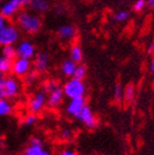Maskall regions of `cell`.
Segmentation results:
<instances>
[{
    "label": "cell",
    "mask_w": 154,
    "mask_h": 155,
    "mask_svg": "<svg viewBox=\"0 0 154 155\" xmlns=\"http://www.w3.org/2000/svg\"><path fill=\"white\" fill-rule=\"evenodd\" d=\"M15 25L27 34H36L42 29V19L35 12L21 10L15 17Z\"/></svg>",
    "instance_id": "cell-1"
},
{
    "label": "cell",
    "mask_w": 154,
    "mask_h": 155,
    "mask_svg": "<svg viewBox=\"0 0 154 155\" xmlns=\"http://www.w3.org/2000/svg\"><path fill=\"white\" fill-rule=\"evenodd\" d=\"M63 91L65 97L68 99H74V98H80V97H85L87 91L86 85L84 81H79L76 78L71 77L63 85Z\"/></svg>",
    "instance_id": "cell-2"
},
{
    "label": "cell",
    "mask_w": 154,
    "mask_h": 155,
    "mask_svg": "<svg viewBox=\"0 0 154 155\" xmlns=\"http://www.w3.org/2000/svg\"><path fill=\"white\" fill-rule=\"evenodd\" d=\"M31 0H7L0 8V15H3L8 20L15 18L22 8L30 6Z\"/></svg>",
    "instance_id": "cell-3"
},
{
    "label": "cell",
    "mask_w": 154,
    "mask_h": 155,
    "mask_svg": "<svg viewBox=\"0 0 154 155\" xmlns=\"http://www.w3.org/2000/svg\"><path fill=\"white\" fill-rule=\"evenodd\" d=\"M20 39V29L15 24L8 23L0 32V46L15 45Z\"/></svg>",
    "instance_id": "cell-4"
},
{
    "label": "cell",
    "mask_w": 154,
    "mask_h": 155,
    "mask_svg": "<svg viewBox=\"0 0 154 155\" xmlns=\"http://www.w3.org/2000/svg\"><path fill=\"white\" fill-rule=\"evenodd\" d=\"M17 48V57L25 58V60H32L36 55L35 45L29 40H22L15 46Z\"/></svg>",
    "instance_id": "cell-5"
},
{
    "label": "cell",
    "mask_w": 154,
    "mask_h": 155,
    "mask_svg": "<svg viewBox=\"0 0 154 155\" xmlns=\"http://www.w3.org/2000/svg\"><path fill=\"white\" fill-rule=\"evenodd\" d=\"M76 119L83 125H85L87 129H90V130L97 127V118H96L94 111L92 110V108L89 107L88 104H86L83 110L77 114Z\"/></svg>",
    "instance_id": "cell-6"
},
{
    "label": "cell",
    "mask_w": 154,
    "mask_h": 155,
    "mask_svg": "<svg viewBox=\"0 0 154 155\" xmlns=\"http://www.w3.org/2000/svg\"><path fill=\"white\" fill-rule=\"evenodd\" d=\"M46 106V94L44 91H38L31 97L28 104V109L31 114H40Z\"/></svg>",
    "instance_id": "cell-7"
},
{
    "label": "cell",
    "mask_w": 154,
    "mask_h": 155,
    "mask_svg": "<svg viewBox=\"0 0 154 155\" xmlns=\"http://www.w3.org/2000/svg\"><path fill=\"white\" fill-rule=\"evenodd\" d=\"M31 69H32V62H31V60H25V58L17 57L12 62L11 72L13 74V76H15V77H24Z\"/></svg>",
    "instance_id": "cell-8"
},
{
    "label": "cell",
    "mask_w": 154,
    "mask_h": 155,
    "mask_svg": "<svg viewBox=\"0 0 154 155\" xmlns=\"http://www.w3.org/2000/svg\"><path fill=\"white\" fill-rule=\"evenodd\" d=\"M21 90L20 81L15 76H7L5 77V95L6 98L12 99L18 97Z\"/></svg>",
    "instance_id": "cell-9"
},
{
    "label": "cell",
    "mask_w": 154,
    "mask_h": 155,
    "mask_svg": "<svg viewBox=\"0 0 154 155\" xmlns=\"http://www.w3.org/2000/svg\"><path fill=\"white\" fill-rule=\"evenodd\" d=\"M64 97H65V95H64L63 88L57 86L56 88H54L52 91H50L46 95V106L49 108H52V109L59 107L64 100Z\"/></svg>",
    "instance_id": "cell-10"
},
{
    "label": "cell",
    "mask_w": 154,
    "mask_h": 155,
    "mask_svg": "<svg viewBox=\"0 0 154 155\" xmlns=\"http://www.w3.org/2000/svg\"><path fill=\"white\" fill-rule=\"evenodd\" d=\"M86 99L85 97H80V98H74L69 99L68 104H66V112L68 116H72L76 118V116L83 110L84 107L86 106Z\"/></svg>",
    "instance_id": "cell-11"
},
{
    "label": "cell",
    "mask_w": 154,
    "mask_h": 155,
    "mask_svg": "<svg viewBox=\"0 0 154 155\" xmlns=\"http://www.w3.org/2000/svg\"><path fill=\"white\" fill-rule=\"evenodd\" d=\"M76 28L72 24H63L57 28V36L62 41L69 42L76 36Z\"/></svg>",
    "instance_id": "cell-12"
},
{
    "label": "cell",
    "mask_w": 154,
    "mask_h": 155,
    "mask_svg": "<svg viewBox=\"0 0 154 155\" xmlns=\"http://www.w3.org/2000/svg\"><path fill=\"white\" fill-rule=\"evenodd\" d=\"M50 65V55L45 52H40L34 57V68L38 73H44L48 71Z\"/></svg>",
    "instance_id": "cell-13"
},
{
    "label": "cell",
    "mask_w": 154,
    "mask_h": 155,
    "mask_svg": "<svg viewBox=\"0 0 154 155\" xmlns=\"http://www.w3.org/2000/svg\"><path fill=\"white\" fill-rule=\"evenodd\" d=\"M43 152H44L43 142L41 139L34 137L30 140L29 145L24 150V155H42Z\"/></svg>",
    "instance_id": "cell-14"
},
{
    "label": "cell",
    "mask_w": 154,
    "mask_h": 155,
    "mask_svg": "<svg viewBox=\"0 0 154 155\" xmlns=\"http://www.w3.org/2000/svg\"><path fill=\"white\" fill-rule=\"evenodd\" d=\"M30 8L35 13H45L51 9L50 0H31Z\"/></svg>",
    "instance_id": "cell-15"
},
{
    "label": "cell",
    "mask_w": 154,
    "mask_h": 155,
    "mask_svg": "<svg viewBox=\"0 0 154 155\" xmlns=\"http://www.w3.org/2000/svg\"><path fill=\"white\" fill-rule=\"evenodd\" d=\"M76 67L77 63H75L74 61L68 57V58H65L63 61L62 64H61V73L65 77H73Z\"/></svg>",
    "instance_id": "cell-16"
},
{
    "label": "cell",
    "mask_w": 154,
    "mask_h": 155,
    "mask_svg": "<svg viewBox=\"0 0 154 155\" xmlns=\"http://www.w3.org/2000/svg\"><path fill=\"white\" fill-rule=\"evenodd\" d=\"M83 48L78 43H74L72 44V46L69 48V58L73 60L75 63L79 64L83 61Z\"/></svg>",
    "instance_id": "cell-17"
},
{
    "label": "cell",
    "mask_w": 154,
    "mask_h": 155,
    "mask_svg": "<svg viewBox=\"0 0 154 155\" xmlns=\"http://www.w3.org/2000/svg\"><path fill=\"white\" fill-rule=\"evenodd\" d=\"M13 107L8 98L0 99V117H8L12 114Z\"/></svg>",
    "instance_id": "cell-18"
},
{
    "label": "cell",
    "mask_w": 154,
    "mask_h": 155,
    "mask_svg": "<svg viewBox=\"0 0 154 155\" xmlns=\"http://www.w3.org/2000/svg\"><path fill=\"white\" fill-rule=\"evenodd\" d=\"M12 62L13 61L9 60L5 56H0V73L2 75H6L11 72L12 69Z\"/></svg>",
    "instance_id": "cell-19"
},
{
    "label": "cell",
    "mask_w": 154,
    "mask_h": 155,
    "mask_svg": "<svg viewBox=\"0 0 154 155\" xmlns=\"http://www.w3.org/2000/svg\"><path fill=\"white\" fill-rule=\"evenodd\" d=\"M1 53L2 56L9 58V60L13 61L17 58V48L15 45H7V46H2L1 48Z\"/></svg>",
    "instance_id": "cell-20"
},
{
    "label": "cell",
    "mask_w": 154,
    "mask_h": 155,
    "mask_svg": "<svg viewBox=\"0 0 154 155\" xmlns=\"http://www.w3.org/2000/svg\"><path fill=\"white\" fill-rule=\"evenodd\" d=\"M38 74H40V73H38V71L31 69V71L24 76V83H25V85H28V86L34 85L38 79Z\"/></svg>",
    "instance_id": "cell-21"
},
{
    "label": "cell",
    "mask_w": 154,
    "mask_h": 155,
    "mask_svg": "<svg viewBox=\"0 0 154 155\" xmlns=\"http://www.w3.org/2000/svg\"><path fill=\"white\" fill-rule=\"evenodd\" d=\"M86 76H87V67L84 64H82V63L77 64V67L75 69L73 78H76V79H79V81H84Z\"/></svg>",
    "instance_id": "cell-22"
},
{
    "label": "cell",
    "mask_w": 154,
    "mask_h": 155,
    "mask_svg": "<svg viewBox=\"0 0 154 155\" xmlns=\"http://www.w3.org/2000/svg\"><path fill=\"white\" fill-rule=\"evenodd\" d=\"M134 94H136V89L132 84H129L126 86V88L123 89V100L127 102H130L133 100Z\"/></svg>",
    "instance_id": "cell-23"
},
{
    "label": "cell",
    "mask_w": 154,
    "mask_h": 155,
    "mask_svg": "<svg viewBox=\"0 0 154 155\" xmlns=\"http://www.w3.org/2000/svg\"><path fill=\"white\" fill-rule=\"evenodd\" d=\"M130 17V11L129 10H120L113 15V20L116 22H125Z\"/></svg>",
    "instance_id": "cell-24"
},
{
    "label": "cell",
    "mask_w": 154,
    "mask_h": 155,
    "mask_svg": "<svg viewBox=\"0 0 154 155\" xmlns=\"http://www.w3.org/2000/svg\"><path fill=\"white\" fill-rule=\"evenodd\" d=\"M38 121V117H36L35 114H28L27 116L23 118V124L25 127H32Z\"/></svg>",
    "instance_id": "cell-25"
},
{
    "label": "cell",
    "mask_w": 154,
    "mask_h": 155,
    "mask_svg": "<svg viewBox=\"0 0 154 155\" xmlns=\"http://www.w3.org/2000/svg\"><path fill=\"white\" fill-rule=\"evenodd\" d=\"M113 98L116 101H121L123 99V89L120 84H116V86L113 87Z\"/></svg>",
    "instance_id": "cell-26"
},
{
    "label": "cell",
    "mask_w": 154,
    "mask_h": 155,
    "mask_svg": "<svg viewBox=\"0 0 154 155\" xmlns=\"http://www.w3.org/2000/svg\"><path fill=\"white\" fill-rule=\"evenodd\" d=\"M57 86H59V85L56 84V81H48L46 83H44V85H43V90H42V91H44V93L48 95L50 91H52V90H53L54 88H56Z\"/></svg>",
    "instance_id": "cell-27"
},
{
    "label": "cell",
    "mask_w": 154,
    "mask_h": 155,
    "mask_svg": "<svg viewBox=\"0 0 154 155\" xmlns=\"http://www.w3.org/2000/svg\"><path fill=\"white\" fill-rule=\"evenodd\" d=\"M145 7H146V0H136L133 3V10L136 12L142 11Z\"/></svg>",
    "instance_id": "cell-28"
},
{
    "label": "cell",
    "mask_w": 154,
    "mask_h": 155,
    "mask_svg": "<svg viewBox=\"0 0 154 155\" xmlns=\"http://www.w3.org/2000/svg\"><path fill=\"white\" fill-rule=\"evenodd\" d=\"M61 137H62L63 140H69L72 137V131L69 129H63L62 131H61Z\"/></svg>",
    "instance_id": "cell-29"
},
{
    "label": "cell",
    "mask_w": 154,
    "mask_h": 155,
    "mask_svg": "<svg viewBox=\"0 0 154 155\" xmlns=\"http://www.w3.org/2000/svg\"><path fill=\"white\" fill-rule=\"evenodd\" d=\"M6 98L5 95V77H0V99Z\"/></svg>",
    "instance_id": "cell-30"
},
{
    "label": "cell",
    "mask_w": 154,
    "mask_h": 155,
    "mask_svg": "<svg viewBox=\"0 0 154 155\" xmlns=\"http://www.w3.org/2000/svg\"><path fill=\"white\" fill-rule=\"evenodd\" d=\"M8 23H9V22H8V19L5 18L3 15H0V32H1V31L5 29V27H6Z\"/></svg>",
    "instance_id": "cell-31"
},
{
    "label": "cell",
    "mask_w": 154,
    "mask_h": 155,
    "mask_svg": "<svg viewBox=\"0 0 154 155\" xmlns=\"http://www.w3.org/2000/svg\"><path fill=\"white\" fill-rule=\"evenodd\" d=\"M59 155H77V153L72 149H65V150H63Z\"/></svg>",
    "instance_id": "cell-32"
},
{
    "label": "cell",
    "mask_w": 154,
    "mask_h": 155,
    "mask_svg": "<svg viewBox=\"0 0 154 155\" xmlns=\"http://www.w3.org/2000/svg\"><path fill=\"white\" fill-rule=\"evenodd\" d=\"M146 52H148V54H152L154 52V45L153 43H151V44L149 45L148 48H146Z\"/></svg>",
    "instance_id": "cell-33"
},
{
    "label": "cell",
    "mask_w": 154,
    "mask_h": 155,
    "mask_svg": "<svg viewBox=\"0 0 154 155\" xmlns=\"http://www.w3.org/2000/svg\"><path fill=\"white\" fill-rule=\"evenodd\" d=\"M150 72L154 74V56L151 60V62H150Z\"/></svg>",
    "instance_id": "cell-34"
},
{
    "label": "cell",
    "mask_w": 154,
    "mask_h": 155,
    "mask_svg": "<svg viewBox=\"0 0 154 155\" xmlns=\"http://www.w3.org/2000/svg\"><path fill=\"white\" fill-rule=\"evenodd\" d=\"M146 6L150 8H154V0H146Z\"/></svg>",
    "instance_id": "cell-35"
},
{
    "label": "cell",
    "mask_w": 154,
    "mask_h": 155,
    "mask_svg": "<svg viewBox=\"0 0 154 155\" xmlns=\"http://www.w3.org/2000/svg\"><path fill=\"white\" fill-rule=\"evenodd\" d=\"M63 8H64V7H59V6H57V7H56V9H55V13H56V15H59V12H62L63 10H64Z\"/></svg>",
    "instance_id": "cell-36"
},
{
    "label": "cell",
    "mask_w": 154,
    "mask_h": 155,
    "mask_svg": "<svg viewBox=\"0 0 154 155\" xmlns=\"http://www.w3.org/2000/svg\"><path fill=\"white\" fill-rule=\"evenodd\" d=\"M42 155H52V154H51V153L49 152V151H45V150H44V152L42 153Z\"/></svg>",
    "instance_id": "cell-37"
},
{
    "label": "cell",
    "mask_w": 154,
    "mask_h": 155,
    "mask_svg": "<svg viewBox=\"0 0 154 155\" xmlns=\"http://www.w3.org/2000/svg\"><path fill=\"white\" fill-rule=\"evenodd\" d=\"M3 2H5L3 0H0V8H1V6H2V5H3Z\"/></svg>",
    "instance_id": "cell-38"
},
{
    "label": "cell",
    "mask_w": 154,
    "mask_h": 155,
    "mask_svg": "<svg viewBox=\"0 0 154 155\" xmlns=\"http://www.w3.org/2000/svg\"><path fill=\"white\" fill-rule=\"evenodd\" d=\"M152 84H153V86H154V74H153V79H152Z\"/></svg>",
    "instance_id": "cell-39"
},
{
    "label": "cell",
    "mask_w": 154,
    "mask_h": 155,
    "mask_svg": "<svg viewBox=\"0 0 154 155\" xmlns=\"http://www.w3.org/2000/svg\"><path fill=\"white\" fill-rule=\"evenodd\" d=\"M105 155H112V154H105Z\"/></svg>",
    "instance_id": "cell-40"
},
{
    "label": "cell",
    "mask_w": 154,
    "mask_h": 155,
    "mask_svg": "<svg viewBox=\"0 0 154 155\" xmlns=\"http://www.w3.org/2000/svg\"><path fill=\"white\" fill-rule=\"evenodd\" d=\"M153 45H154V41H153Z\"/></svg>",
    "instance_id": "cell-41"
}]
</instances>
